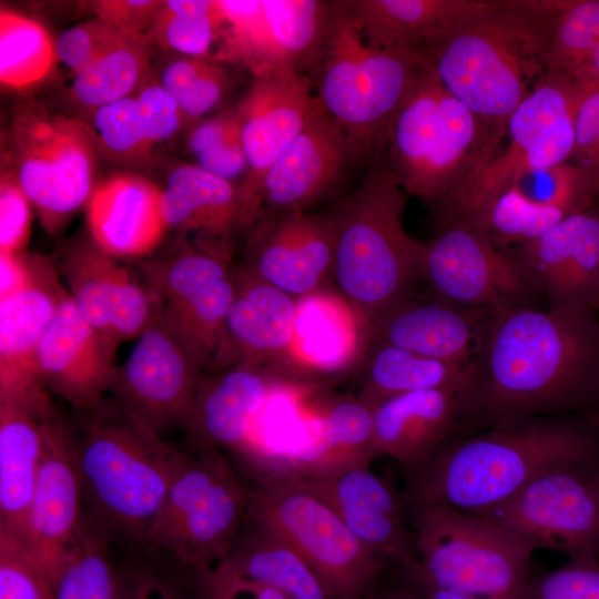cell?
Listing matches in <instances>:
<instances>
[{"instance_id": "obj_58", "label": "cell", "mask_w": 599, "mask_h": 599, "mask_svg": "<svg viewBox=\"0 0 599 599\" xmlns=\"http://www.w3.org/2000/svg\"><path fill=\"white\" fill-rule=\"evenodd\" d=\"M32 275V255L0 253V298L22 288Z\"/></svg>"}, {"instance_id": "obj_21", "label": "cell", "mask_w": 599, "mask_h": 599, "mask_svg": "<svg viewBox=\"0 0 599 599\" xmlns=\"http://www.w3.org/2000/svg\"><path fill=\"white\" fill-rule=\"evenodd\" d=\"M256 221L244 252L247 270L294 298L325 287L333 277V213H263Z\"/></svg>"}, {"instance_id": "obj_38", "label": "cell", "mask_w": 599, "mask_h": 599, "mask_svg": "<svg viewBox=\"0 0 599 599\" xmlns=\"http://www.w3.org/2000/svg\"><path fill=\"white\" fill-rule=\"evenodd\" d=\"M216 567L270 586L286 599H332L319 578L296 551L246 519L227 558Z\"/></svg>"}, {"instance_id": "obj_4", "label": "cell", "mask_w": 599, "mask_h": 599, "mask_svg": "<svg viewBox=\"0 0 599 599\" xmlns=\"http://www.w3.org/2000/svg\"><path fill=\"white\" fill-rule=\"evenodd\" d=\"M73 433L84 514L112 540L144 546L184 451L166 444L112 397L82 413Z\"/></svg>"}, {"instance_id": "obj_12", "label": "cell", "mask_w": 599, "mask_h": 599, "mask_svg": "<svg viewBox=\"0 0 599 599\" xmlns=\"http://www.w3.org/2000/svg\"><path fill=\"white\" fill-rule=\"evenodd\" d=\"M581 93L582 89L567 75L549 71L509 116L506 148L455 202L438 212L441 224L459 222L474 226L490 202L518 175L569 161Z\"/></svg>"}, {"instance_id": "obj_26", "label": "cell", "mask_w": 599, "mask_h": 599, "mask_svg": "<svg viewBox=\"0 0 599 599\" xmlns=\"http://www.w3.org/2000/svg\"><path fill=\"white\" fill-rule=\"evenodd\" d=\"M116 347L82 318L68 294L39 342L34 374L47 390L85 413L109 394Z\"/></svg>"}, {"instance_id": "obj_56", "label": "cell", "mask_w": 599, "mask_h": 599, "mask_svg": "<svg viewBox=\"0 0 599 599\" xmlns=\"http://www.w3.org/2000/svg\"><path fill=\"white\" fill-rule=\"evenodd\" d=\"M162 1L102 0L93 2L95 18L129 37H145Z\"/></svg>"}, {"instance_id": "obj_39", "label": "cell", "mask_w": 599, "mask_h": 599, "mask_svg": "<svg viewBox=\"0 0 599 599\" xmlns=\"http://www.w3.org/2000/svg\"><path fill=\"white\" fill-rule=\"evenodd\" d=\"M153 49L146 37L125 38L73 73V98L84 106L98 109L130 97L151 72Z\"/></svg>"}, {"instance_id": "obj_60", "label": "cell", "mask_w": 599, "mask_h": 599, "mask_svg": "<svg viewBox=\"0 0 599 599\" xmlns=\"http://www.w3.org/2000/svg\"><path fill=\"white\" fill-rule=\"evenodd\" d=\"M377 585L366 599H422L416 590L403 577L402 581L397 585L385 586L382 588Z\"/></svg>"}, {"instance_id": "obj_24", "label": "cell", "mask_w": 599, "mask_h": 599, "mask_svg": "<svg viewBox=\"0 0 599 599\" xmlns=\"http://www.w3.org/2000/svg\"><path fill=\"white\" fill-rule=\"evenodd\" d=\"M232 273L234 295L209 372L240 366L286 367L296 298L244 265L232 267Z\"/></svg>"}, {"instance_id": "obj_49", "label": "cell", "mask_w": 599, "mask_h": 599, "mask_svg": "<svg viewBox=\"0 0 599 599\" xmlns=\"http://www.w3.org/2000/svg\"><path fill=\"white\" fill-rule=\"evenodd\" d=\"M0 599H54V587L24 544L0 531Z\"/></svg>"}, {"instance_id": "obj_42", "label": "cell", "mask_w": 599, "mask_h": 599, "mask_svg": "<svg viewBox=\"0 0 599 599\" xmlns=\"http://www.w3.org/2000/svg\"><path fill=\"white\" fill-rule=\"evenodd\" d=\"M220 30L216 0L162 1L146 32L153 47L214 59Z\"/></svg>"}, {"instance_id": "obj_35", "label": "cell", "mask_w": 599, "mask_h": 599, "mask_svg": "<svg viewBox=\"0 0 599 599\" xmlns=\"http://www.w3.org/2000/svg\"><path fill=\"white\" fill-rule=\"evenodd\" d=\"M364 39L382 49L418 53L484 0H344Z\"/></svg>"}, {"instance_id": "obj_5", "label": "cell", "mask_w": 599, "mask_h": 599, "mask_svg": "<svg viewBox=\"0 0 599 599\" xmlns=\"http://www.w3.org/2000/svg\"><path fill=\"white\" fill-rule=\"evenodd\" d=\"M407 194L386 164L373 165L332 212L333 280L367 337L387 313L410 298L420 280L425 242L404 227Z\"/></svg>"}, {"instance_id": "obj_30", "label": "cell", "mask_w": 599, "mask_h": 599, "mask_svg": "<svg viewBox=\"0 0 599 599\" xmlns=\"http://www.w3.org/2000/svg\"><path fill=\"white\" fill-rule=\"evenodd\" d=\"M162 206L169 230L226 260L233 233L246 226L240 186L195 164L171 171L162 189Z\"/></svg>"}, {"instance_id": "obj_28", "label": "cell", "mask_w": 599, "mask_h": 599, "mask_svg": "<svg viewBox=\"0 0 599 599\" xmlns=\"http://www.w3.org/2000/svg\"><path fill=\"white\" fill-rule=\"evenodd\" d=\"M469 395L426 389L393 396L373 408L376 457H389L405 469L429 458L467 425Z\"/></svg>"}, {"instance_id": "obj_10", "label": "cell", "mask_w": 599, "mask_h": 599, "mask_svg": "<svg viewBox=\"0 0 599 599\" xmlns=\"http://www.w3.org/2000/svg\"><path fill=\"white\" fill-rule=\"evenodd\" d=\"M405 510L418 566L435 586L478 599H524L534 550L490 517L441 505Z\"/></svg>"}, {"instance_id": "obj_50", "label": "cell", "mask_w": 599, "mask_h": 599, "mask_svg": "<svg viewBox=\"0 0 599 599\" xmlns=\"http://www.w3.org/2000/svg\"><path fill=\"white\" fill-rule=\"evenodd\" d=\"M524 599H599V559L569 558L555 570L530 576Z\"/></svg>"}, {"instance_id": "obj_48", "label": "cell", "mask_w": 599, "mask_h": 599, "mask_svg": "<svg viewBox=\"0 0 599 599\" xmlns=\"http://www.w3.org/2000/svg\"><path fill=\"white\" fill-rule=\"evenodd\" d=\"M99 148L120 162H139L151 154L136 97H126L94 109L91 128Z\"/></svg>"}, {"instance_id": "obj_25", "label": "cell", "mask_w": 599, "mask_h": 599, "mask_svg": "<svg viewBox=\"0 0 599 599\" xmlns=\"http://www.w3.org/2000/svg\"><path fill=\"white\" fill-rule=\"evenodd\" d=\"M297 476L363 545L388 565L396 567L417 558L413 531L407 529L404 519L402 495L376 475L370 465L318 476Z\"/></svg>"}, {"instance_id": "obj_52", "label": "cell", "mask_w": 599, "mask_h": 599, "mask_svg": "<svg viewBox=\"0 0 599 599\" xmlns=\"http://www.w3.org/2000/svg\"><path fill=\"white\" fill-rule=\"evenodd\" d=\"M31 201L13 172L2 164L0 175V253H24L31 232Z\"/></svg>"}, {"instance_id": "obj_19", "label": "cell", "mask_w": 599, "mask_h": 599, "mask_svg": "<svg viewBox=\"0 0 599 599\" xmlns=\"http://www.w3.org/2000/svg\"><path fill=\"white\" fill-rule=\"evenodd\" d=\"M253 80L235 110L247 159V174L238 184L246 226L260 213L258 190L267 170L302 131L315 97L309 77L292 68H277L252 75Z\"/></svg>"}, {"instance_id": "obj_13", "label": "cell", "mask_w": 599, "mask_h": 599, "mask_svg": "<svg viewBox=\"0 0 599 599\" xmlns=\"http://www.w3.org/2000/svg\"><path fill=\"white\" fill-rule=\"evenodd\" d=\"M229 263L176 235L141 264L142 277L159 302L156 323L203 373L211 369L234 295Z\"/></svg>"}, {"instance_id": "obj_7", "label": "cell", "mask_w": 599, "mask_h": 599, "mask_svg": "<svg viewBox=\"0 0 599 599\" xmlns=\"http://www.w3.org/2000/svg\"><path fill=\"white\" fill-rule=\"evenodd\" d=\"M426 59L412 50L370 45L344 1H332L318 55L308 71L317 101L346 133L355 162L383 144L387 126Z\"/></svg>"}, {"instance_id": "obj_16", "label": "cell", "mask_w": 599, "mask_h": 599, "mask_svg": "<svg viewBox=\"0 0 599 599\" xmlns=\"http://www.w3.org/2000/svg\"><path fill=\"white\" fill-rule=\"evenodd\" d=\"M420 280L441 301L488 312L525 306L537 291L512 252L459 222L441 224L425 242Z\"/></svg>"}, {"instance_id": "obj_3", "label": "cell", "mask_w": 599, "mask_h": 599, "mask_svg": "<svg viewBox=\"0 0 599 599\" xmlns=\"http://www.w3.org/2000/svg\"><path fill=\"white\" fill-rule=\"evenodd\" d=\"M599 455V432L559 416H535L453 437L405 469L404 508L441 505L487 514L555 468Z\"/></svg>"}, {"instance_id": "obj_31", "label": "cell", "mask_w": 599, "mask_h": 599, "mask_svg": "<svg viewBox=\"0 0 599 599\" xmlns=\"http://www.w3.org/2000/svg\"><path fill=\"white\" fill-rule=\"evenodd\" d=\"M247 366L202 373L189 426L191 446L241 449L270 393L281 379Z\"/></svg>"}, {"instance_id": "obj_20", "label": "cell", "mask_w": 599, "mask_h": 599, "mask_svg": "<svg viewBox=\"0 0 599 599\" xmlns=\"http://www.w3.org/2000/svg\"><path fill=\"white\" fill-rule=\"evenodd\" d=\"M83 517L73 433L54 412L45 422L42 457L22 540L53 587Z\"/></svg>"}, {"instance_id": "obj_2", "label": "cell", "mask_w": 599, "mask_h": 599, "mask_svg": "<svg viewBox=\"0 0 599 599\" xmlns=\"http://www.w3.org/2000/svg\"><path fill=\"white\" fill-rule=\"evenodd\" d=\"M565 1L484 0L418 51L498 144L511 113L549 72L552 28Z\"/></svg>"}, {"instance_id": "obj_59", "label": "cell", "mask_w": 599, "mask_h": 599, "mask_svg": "<svg viewBox=\"0 0 599 599\" xmlns=\"http://www.w3.org/2000/svg\"><path fill=\"white\" fill-rule=\"evenodd\" d=\"M400 576L416 590L422 599H478L444 590L435 586L422 571L417 558L396 567Z\"/></svg>"}, {"instance_id": "obj_27", "label": "cell", "mask_w": 599, "mask_h": 599, "mask_svg": "<svg viewBox=\"0 0 599 599\" xmlns=\"http://www.w3.org/2000/svg\"><path fill=\"white\" fill-rule=\"evenodd\" d=\"M512 254L550 307L598 308L599 207L567 216Z\"/></svg>"}, {"instance_id": "obj_37", "label": "cell", "mask_w": 599, "mask_h": 599, "mask_svg": "<svg viewBox=\"0 0 599 599\" xmlns=\"http://www.w3.org/2000/svg\"><path fill=\"white\" fill-rule=\"evenodd\" d=\"M357 398L374 408L396 395L451 389L470 393L473 367H461L388 344L373 343L362 356Z\"/></svg>"}, {"instance_id": "obj_22", "label": "cell", "mask_w": 599, "mask_h": 599, "mask_svg": "<svg viewBox=\"0 0 599 599\" xmlns=\"http://www.w3.org/2000/svg\"><path fill=\"white\" fill-rule=\"evenodd\" d=\"M352 162L346 133L315 97L302 131L262 180L258 215L307 212L334 189Z\"/></svg>"}, {"instance_id": "obj_14", "label": "cell", "mask_w": 599, "mask_h": 599, "mask_svg": "<svg viewBox=\"0 0 599 599\" xmlns=\"http://www.w3.org/2000/svg\"><path fill=\"white\" fill-rule=\"evenodd\" d=\"M484 515L534 551L599 559V455L540 475Z\"/></svg>"}, {"instance_id": "obj_15", "label": "cell", "mask_w": 599, "mask_h": 599, "mask_svg": "<svg viewBox=\"0 0 599 599\" xmlns=\"http://www.w3.org/2000/svg\"><path fill=\"white\" fill-rule=\"evenodd\" d=\"M214 59L252 75L277 68L307 74L321 50L332 1L216 0Z\"/></svg>"}, {"instance_id": "obj_40", "label": "cell", "mask_w": 599, "mask_h": 599, "mask_svg": "<svg viewBox=\"0 0 599 599\" xmlns=\"http://www.w3.org/2000/svg\"><path fill=\"white\" fill-rule=\"evenodd\" d=\"M57 60L55 41L37 20L1 8L0 81L21 90L43 80Z\"/></svg>"}, {"instance_id": "obj_45", "label": "cell", "mask_w": 599, "mask_h": 599, "mask_svg": "<svg viewBox=\"0 0 599 599\" xmlns=\"http://www.w3.org/2000/svg\"><path fill=\"white\" fill-rule=\"evenodd\" d=\"M529 201L575 214L599 199V170L570 161L518 175L512 183Z\"/></svg>"}, {"instance_id": "obj_29", "label": "cell", "mask_w": 599, "mask_h": 599, "mask_svg": "<svg viewBox=\"0 0 599 599\" xmlns=\"http://www.w3.org/2000/svg\"><path fill=\"white\" fill-rule=\"evenodd\" d=\"M92 241L116 258L152 254L167 229L162 189L145 176L116 172L97 183L88 203Z\"/></svg>"}, {"instance_id": "obj_23", "label": "cell", "mask_w": 599, "mask_h": 599, "mask_svg": "<svg viewBox=\"0 0 599 599\" xmlns=\"http://www.w3.org/2000/svg\"><path fill=\"white\" fill-rule=\"evenodd\" d=\"M54 412L38 379L0 383V531L20 541L42 457L45 422Z\"/></svg>"}, {"instance_id": "obj_36", "label": "cell", "mask_w": 599, "mask_h": 599, "mask_svg": "<svg viewBox=\"0 0 599 599\" xmlns=\"http://www.w3.org/2000/svg\"><path fill=\"white\" fill-rule=\"evenodd\" d=\"M311 440L297 455L293 473L318 476L351 466L370 465L374 446L373 408L357 397L321 404L311 420Z\"/></svg>"}, {"instance_id": "obj_46", "label": "cell", "mask_w": 599, "mask_h": 599, "mask_svg": "<svg viewBox=\"0 0 599 599\" xmlns=\"http://www.w3.org/2000/svg\"><path fill=\"white\" fill-rule=\"evenodd\" d=\"M186 146L204 171L230 182L242 175L245 179L248 165L235 109L195 125Z\"/></svg>"}, {"instance_id": "obj_44", "label": "cell", "mask_w": 599, "mask_h": 599, "mask_svg": "<svg viewBox=\"0 0 599 599\" xmlns=\"http://www.w3.org/2000/svg\"><path fill=\"white\" fill-rule=\"evenodd\" d=\"M562 209L527 200L514 184L487 206L473 227L483 231L499 247L530 242L569 216Z\"/></svg>"}, {"instance_id": "obj_57", "label": "cell", "mask_w": 599, "mask_h": 599, "mask_svg": "<svg viewBox=\"0 0 599 599\" xmlns=\"http://www.w3.org/2000/svg\"><path fill=\"white\" fill-rule=\"evenodd\" d=\"M194 577L196 599H286L270 586L236 577L219 567Z\"/></svg>"}, {"instance_id": "obj_62", "label": "cell", "mask_w": 599, "mask_h": 599, "mask_svg": "<svg viewBox=\"0 0 599 599\" xmlns=\"http://www.w3.org/2000/svg\"><path fill=\"white\" fill-rule=\"evenodd\" d=\"M598 308H599V303H598Z\"/></svg>"}, {"instance_id": "obj_32", "label": "cell", "mask_w": 599, "mask_h": 599, "mask_svg": "<svg viewBox=\"0 0 599 599\" xmlns=\"http://www.w3.org/2000/svg\"><path fill=\"white\" fill-rule=\"evenodd\" d=\"M487 313L441 300L425 302L409 298L374 325L368 345L388 344L445 363L470 367L478 353Z\"/></svg>"}, {"instance_id": "obj_6", "label": "cell", "mask_w": 599, "mask_h": 599, "mask_svg": "<svg viewBox=\"0 0 599 599\" xmlns=\"http://www.w3.org/2000/svg\"><path fill=\"white\" fill-rule=\"evenodd\" d=\"M382 146L405 193L437 211L455 202L499 149L428 62L394 113Z\"/></svg>"}, {"instance_id": "obj_43", "label": "cell", "mask_w": 599, "mask_h": 599, "mask_svg": "<svg viewBox=\"0 0 599 599\" xmlns=\"http://www.w3.org/2000/svg\"><path fill=\"white\" fill-rule=\"evenodd\" d=\"M229 64L212 58L174 53L158 80L185 118H199L215 109L231 84Z\"/></svg>"}, {"instance_id": "obj_61", "label": "cell", "mask_w": 599, "mask_h": 599, "mask_svg": "<svg viewBox=\"0 0 599 599\" xmlns=\"http://www.w3.org/2000/svg\"><path fill=\"white\" fill-rule=\"evenodd\" d=\"M595 206L599 207V199H598V201L596 202Z\"/></svg>"}, {"instance_id": "obj_54", "label": "cell", "mask_w": 599, "mask_h": 599, "mask_svg": "<svg viewBox=\"0 0 599 599\" xmlns=\"http://www.w3.org/2000/svg\"><path fill=\"white\" fill-rule=\"evenodd\" d=\"M112 599H187L181 587L151 564L116 568Z\"/></svg>"}, {"instance_id": "obj_18", "label": "cell", "mask_w": 599, "mask_h": 599, "mask_svg": "<svg viewBox=\"0 0 599 599\" xmlns=\"http://www.w3.org/2000/svg\"><path fill=\"white\" fill-rule=\"evenodd\" d=\"M93 241L63 247L55 264L82 318L114 345L138 338L159 317V302L144 280Z\"/></svg>"}, {"instance_id": "obj_11", "label": "cell", "mask_w": 599, "mask_h": 599, "mask_svg": "<svg viewBox=\"0 0 599 599\" xmlns=\"http://www.w3.org/2000/svg\"><path fill=\"white\" fill-rule=\"evenodd\" d=\"M2 164L16 175L48 233H58L94 187L99 148L91 126L47 108H18L2 136Z\"/></svg>"}, {"instance_id": "obj_8", "label": "cell", "mask_w": 599, "mask_h": 599, "mask_svg": "<svg viewBox=\"0 0 599 599\" xmlns=\"http://www.w3.org/2000/svg\"><path fill=\"white\" fill-rule=\"evenodd\" d=\"M247 488L220 449L184 451L153 518L144 549L163 555L194 576L222 564L246 518Z\"/></svg>"}, {"instance_id": "obj_33", "label": "cell", "mask_w": 599, "mask_h": 599, "mask_svg": "<svg viewBox=\"0 0 599 599\" xmlns=\"http://www.w3.org/2000/svg\"><path fill=\"white\" fill-rule=\"evenodd\" d=\"M367 346L355 309L338 291L322 287L296 298L286 368L334 375L361 361Z\"/></svg>"}, {"instance_id": "obj_51", "label": "cell", "mask_w": 599, "mask_h": 599, "mask_svg": "<svg viewBox=\"0 0 599 599\" xmlns=\"http://www.w3.org/2000/svg\"><path fill=\"white\" fill-rule=\"evenodd\" d=\"M128 37L94 18L59 34L54 40L57 60L67 65L72 73H77Z\"/></svg>"}, {"instance_id": "obj_55", "label": "cell", "mask_w": 599, "mask_h": 599, "mask_svg": "<svg viewBox=\"0 0 599 599\" xmlns=\"http://www.w3.org/2000/svg\"><path fill=\"white\" fill-rule=\"evenodd\" d=\"M570 162L599 170V87L582 89L575 113Z\"/></svg>"}, {"instance_id": "obj_1", "label": "cell", "mask_w": 599, "mask_h": 599, "mask_svg": "<svg viewBox=\"0 0 599 599\" xmlns=\"http://www.w3.org/2000/svg\"><path fill=\"white\" fill-rule=\"evenodd\" d=\"M467 425L599 405V318L585 307L488 312L473 362Z\"/></svg>"}, {"instance_id": "obj_34", "label": "cell", "mask_w": 599, "mask_h": 599, "mask_svg": "<svg viewBox=\"0 0 599 599\" xmlns=\"http://www.w3.org/2000/svg\"><path fill=\"white\" fill-rule=\"evenodd\" d=\"M58 273L53 262L32 255L30 281L0 298V382L37 378V347L69 294Z\"/></svg>"}, {"instance_id": "obj_53", "label": "cell", "mask_w": 599, "mask_h": 599, "mask_svg": "<svg viewBox=\"0 0 599 599\" xmlns=\"http://www.w3.org/2000/svg\"><path fill=\"white\" fill-rule=\"evenodd\" d=\"M150 75L151 72L142 81L136 99L148 140L153 146L172 138L185 116L160 81Z\"/></svg>"}, {"instance_id": "obj_9", "label": "cell", "mask_w": 599, "mask_h": 599, "mask_svg": "<svg viewBox=\"0 0 599 599\" xmlns=\"http://www.w3.org/2000/svg\"><path fill=\"white\" fill-rule=\"evenodd\" d=\"M245 519L296 551L332 599H366L388 565L292 470L247 488Z\"/></svg>"}, {"instance_id": "obj_41", "label": "cell", "mask_w": 599, "mask_h": 599, "mask_svg": "<svg viewBox=\"0 0 599 599\" xmlns=\"http://www.w3.org/2000/svg\"><path fill=\"white\" fill-rule=\"evenodd\" d=\"M110 535L84 514L54 583V599H112L116 568Z\"/></svg>"}, {"instance_id": "obj_17", "label": "cell", "mask_w": 599, "mask_h": 599, "mask_svg": "<svg viewBox=\"0 0 599 599\" xmlns=\"http://www.w3.org/2000/svg\"><path fill=\"white\" fill-rule=\"evenodd\" d=\"M202 370L156 322L112 375L108 396L156 436L185 432Z\"/></svg>"}, {"instance_id": "obj_47", "label": "cell", "mask_w": 599, "mask_h": 599, "mask_svg": "<svg viewBox=\"0 0 599 599\" xmlns=\"http://www.w3.org/2000/svg\"><path fill=\"white\" fill-rule=\"evenodd\" d=\"M599 42V0H566L554 23L549 71L573 77Z\"/></svg>"}]
</instances>
